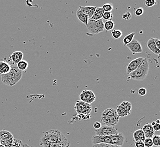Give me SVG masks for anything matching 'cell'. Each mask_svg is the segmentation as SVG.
Returning a JSON list of instances; mask_svg holds the SVG:
<instances>
[{"label":"cell","mask_w":160,"mask_h":147,"mask_svg":"<svg viewBox=\"0 0 160 147\" xmlns=\"http://www.w3.org/2000/svg\"><path fill=\"white\" fill-rule=\"evenodd\" d=\"M144 4L145 6L151 7L156 5V1L155 0H146L145 1Z\"/></svg>","instance_id":"cell-32"},{"label":"cell","mask_w":160,"mask_h":147,"mask_svg":"<svg viewBox=\"0 0 160 147\" xmlns=\"http://www.w3.org/2000/svg\"><path fill=\"white\" fill-rule=\"evenodd\" d=\"M11 66L12 64L8 62L0 61V75H5L8 73L11 69Z\"/></svg>","instance_id":"cell-19"},{"label":"cell","mask_w":160,"mask_h":147,"mask_svg":"<svg viewBox=\"0 0 160 147\" xmlns=\"http://www.w3.org/2000/svg\"><path fill=\"white\" fill-rule=\"evenodd\" d=\"M142 130L144 134L145 138H152L153 136L154 131L151 123H147L145 125Z\"/></svg>","instance_id":"cell-15"},{"label":"cell","mask_w":160,"mask_h":147,"mask_svg":"<svg viewBox=\"0 0 160 147\" xmlns=\"http://www.w3.org/2000/svg\"><path fill=\"white\" fill-rule=\"evenodd\" d=\"M156 122H152L151 123V125H152V126H154V125H156Z\"/></svg>","instance_id":"cell-40"},{"label":"cell","mask_w":160,"mask_h":147,"mask_svg":"<svg viewBox=\"0 0 160 147\" xmlns=\"http://www.w3.org/2000/svg\"><path fill=\"white\" fill-rule=\"evenodd\" d=\"M16 65L19 70L23 71L26 70L28 69V63L26 61L22 59Z\"/></svg>","instance_id":"cell-25"},{"label":"cell","mask_w":160,"mask_h":147,"mask_svg":"<svg viewBox=\"0 0 160 147\" xmlns=\"http://www.w3.org/2000/svg\"><path fill=\"white\" fill-rule=\"evenodd\" d=\"M92 147H121L117 145H114L112 144H106V143H99V144H92Z\"/></svg>","instance_id":"cell-30"},{"label":"cell","mask_w":160,"mask_h":147,"mask_svg":"<svg viewBox=\"0 0 160 147\" xmlns=\"http://www.w3.org/2000/svg\"><path fill=\"white\" fill-rule=\"evenodd\" d=\"M135 147H145L144 142L142 141H135Z\"/></svg>","instance_id":"cell-36"},{"label":"cell","mask_w":160,"mask_h":147,"mask_svg":"<svg viewBox=\"0 0 160 147\" xmlns=\"http://www.w3.org/2000/svg\"><path fill=\"white\" fill-rule=\"evenodd\" d=\"M1 82L6 86L12 87L21 80L22 77V71L19 70L16 64H12L9 72L5 75H1Z\"/></svg>","instance_id":"cell-3"},{"label":"cell","mask_w":160,"mask_h":147,"mask_svg":"<svg viewBox=\"0 0 160 147\" xmlns=\"http://www.w3.org/2000/svg\"><path fill=\"white\" fill-rule=\"evenodd\" d=\"M135 15L136 17H140L142 16L144 13V9L142 7H139L138 9H136L135 11Z\"/></svg>","instance_id":"cell-34"},{"label":"cell","mask_w":160,"mask_h":147,"mask_svg":"<svg viewBox=\"0 0 160 147\" xmlns=\"http://www.w3.org/2000/svg\"><path fill=\"white\" fill-rule=\"evenodd\" d=\"M102 124L103 126H115L119 121L116 110L113 108H108L104 110L101 117Z\"/></svg>","instance_id":"cell-5"},{"label":"cell","mask_w":160,"mask_h":147,"mask_svg":"<svg viewBox=\"0 0 160 147\" xmlns=\"http://www.w3.org/2000/svg\"><path fill=\"white\" fill-rule=\"evenodd\" d=\"M115 27V23L112 20L107 21L104 23V29L106 31L112 30Z\"/></svg>","instance_id":"cell-24"},{"label":"cell","mask_w":160,"mask_h":147,"mask_svg":"<svg viewBox=\"0 0 160 147\" xmlns=\"http://www.w3.org/2000/svg\"><path fill=\"white\" fill-rule=\"evenodd\" d=\"M0 144H1V143H0Z\"/></svg>","instance_id":"cell-43"},{"label":"cell","mask_w":160,"mask_h":147,"mask_svg":"<svg viewBox=\"0 0 160 147\" xmlns=\"http://www.w3.org/2000/svg\"><path fill=\"white\" fill-rule=\"evenodd\" d=\"M87 30L88 33L91 35H97L105 31L104 22L103 19H100L97 21H88Z\"/></svg>","instance_id":"cell-6"},{"label":"cell","mask_w":160,"mask_h":147,"mask_svg":"<svg viewBox=\"0 0 160 147\" xmlns=\"http://www.w3.org/2000/svg\"><path fill=\"white\" fill-rule=\"evenodd\" d=\"M96 96L94 93L90 90H83L80 95V101L86 104H91L96 100Z\"/></svg>","instance_id":"cell-11"},{"label":"cell","mask_w":160,"mask_h":147,"mask_svg":"<svg viewBox=\"0 0 160 147\" xmlns=\"http://www.w3.org/2000/svg\"><path fill=\"white\" fill-rule=\"evenodd\" d=\"M70 141L67 143H52V144H46L41 145V147H69Z\"/></svg>","instance_id":"cell-23"},{"label":"cell","mask_w":160,"mask_h":147,"mask_svg":"<svg viewBox=\"0 0 160 147\" xmlns=\"http://www.w3.org/2000/svg\"><path fill=\"white\" fill-rule=\"evenodd\" d=\"M104 11L102 7H97L95 12L92 17L89 19L90 21H97L100 19H102V17L104 13Z\"/></svg>","instance_id":"cell-16"},{"label":"cell","mask_w":160,"mask_h":147,"mask_svg":"<svg viewBox=\"0 0 160 147\" xmlns=\"http://www.w3.org/2000/svg\"><path fill=\"white\" fill-rule=\"evenodd\" d=\"M160 120H157V121H156V123H158V124H160Z\"/></svg>","instance_id":"cell-41"},{"label":"cell","mask_w":160,"mask_h":147,"mask_svg":"<svg viewBox=\"0 0 160 147\" xmlns=\"http://www.w3.org/2000/svg\"><path fill=\"white\" fill-rule=\"evenodd\" d=\"M23 57V53L21 51H16L12 53L10 57V59L12 61V64H17L18 62L22 60Z\"/></svg>","instance_id":"cell-18"},{"label":"cell","mask_w":160,"mask_h":147,"mask_svg":"<svg viewBox=\"0 0 160 147\" xmlns=\"http://www.w3.org/2000/svg\"><path fill=\"white\" fill-rule=\"evenodd\" d=\"M113 18V15L111 12H104L102 18L105 20L106 21L111 20Z\"/></svg>","instance_id":"cell-29"},{"label":"cell","mask_w":160,"mask_h":147,"mask_svg":"<svg viewBox=\"0 0 160 147\" xmlns=\"http://www.w3.org/2000/svg\"><path fill=\"white\" fill-rule=\"evenodd\" d=\"M77 114H81L83 116L89 115L92 110L91 104H86L80 100H77L74 107Z\"/></svg>","instance_id":"cell-9"},{"label":"cell","mask_w":160,"mask_h":147,"mask_svg":"<svg viewBox=\"0 0 160 147\" xmlns=\"http://www.w3.org/2000/svg\"><path fill=\"white\" fill-rule=\"evenodd\" d=\"M135 32H131L130 34L127 35L126 36L123 38V45L126 46L127 44H128L131 43L134 39V36H135Z\"/></svg>","instance_id":"cell-22"},{"label":"cell","mask_w":160,"mask_h":147,"mask_svg":"<svg viewBox=\"0 0 160 147\" xmlns=\"http://www.w3.org/2000/svg\"><path fill=\"white\" fill-rule=\"evenodd\" d=\"M153 127V129L154 130V131H160V124H158V123H156V125H154Z\"/></svg>","instance_id":"cell-38"},{"label":"cell","mask_w":160,"mask_h":147,"mask_svg":"<svg viewBox=\"0 0 160 147\" xmlns=\"http://www.w3.org/2000/svg\"><path fill=\"white\" fill-rule=\"evenodd\" d=\"M132 17V15H131V13L128 12V11H127L126 12H124L122 15V18L123 20H126V21H129L131 18Z\"/></svg>","instance_id":"cell-33"},{"label":"cell","mask_w":160,"mask_h":147,"mask_svg":"<svg viewBox=\"0 0 160 147\" xmlns=\"http://www.w3.org/2000/svg\"><path fill=\"white\" fill-rule=\"evenodd\" d=\"M152 142L153 144V146L156 147H160V136L159 135H153L152 137Z\"/></svg>","instance_id":"cell-28"},{"label":"cell","mask_w":160,"mask_h":147,"mask_svg":"<svg viewBox=\"0 0 160 147\" xmlns=\"http://www.w3.org/2000/svg\"><path fill=\"white\" fill-rule=\"evenodd\" d=\"M122 31L119 30H114L111 32V36L114 39H118L122 36Z\"/></svg>","instance_id":"cell-26"},{"label":"cell","mask_w":160,"mask_h":147,"mask_svg":"<svg viewBox=\"0 0 160 147\" xmlns=\"http://www.w3.org/2000/svg\"><path fill=\"white\" fill-rule=\"evenodd\" d=\"M102 7L105 12H111L114 9L112 4L110 3H105Z\"/></svg>","instance_id":"cell-27"},{"label":"cell","mask_w":160,"mask_h":147,"mask_svg":"<svg viewBox=\"0 0 160 147\" xmlns=\"http://www.w3.org/2000/svg\"><path fill=\"white\" fill-rule=\"evenodd\" d=\"M96 135L99 136L117 135L119 132L115 126H102L100 129L95 130Z\"/></svg>","instance_id":"cell-10"},{"label":"cell","mask_w":160,"mask_h":147,"mask_svg":"<svg viewBox=\"0 0 160 147\" xmlns=\"http://www.w3.org/2000/svg\"><path fill=\"white\" fill-rule=\"evenodd\" d=\"M68 139L65 137L62 132L58 130H51L44 133L40 139V146L46 144L58 143H67Z\"/></svg>","instance_id":"cell-1"},{"label":"cell","mask_w":160,"mask_h":147,"mask_svg":"<svg viewBox=\"0 0 160 147\" xmlns=\"http://www.w3.org/2000/svg\"><path fill=\"white\" fill-rule=\"evenodd\" d=\"M0 147H5V146H3L2 145H1V144H0Z\"/></svg>","instance_id":"cell-42"},{"label":"cell","mask_w":160,"mask_h":147,"mask_svg":"<svg viewBox=\"0 0 160 147\" xmlns=\"http://www.w3.org/2000/svg\"><path fill=\"white\" fill-rule=\"evenodd\" d=\"M147 89L145 88L144 87H142V88H139V89H138V94H139V95H140V96H145V95L147 94Z\"/></svg>","instance_id":"cell-35"},{"label":"cell","mask_w":160,"mask_h":147,"mask_svg":"<svg viewBox=\"0 0 160 147\" xmlns=\"http://www.w3.org/2000/svg\"><path fill=\"white\" fill-rule=\"evenodd\" d=\"M143 59H144V58L139 57V58H135V59H133L129 63H128L126 68L127 74L128 75L131 73L135 70L136 69L139 67V65L142 63Z\"/></svg>","instance_id":"cell-13"},{"label":"cell","mask_w":160,"mask_h":147,"mask_svg":"<svg viewBox=\"0 0 160 147\" xmlns=\"http://www.w3.org/2000/svg\"><path fill=\"white\" fill-rule=\"evenodd\" d=\"M102 124L99 122H96L93 124V127L95 129V130H98V129H100L101 127Z\"/></svg>","instance_id":"cell-37"},{"label":"cell","mask_w":160,"mask_h":147,"mask_svg":"<svg viewBox=\"0 0 160 147\" xmlns=\"http://www.w3.org/2000/svg\"><path fill=\"white\" fill-rule=\"evenodd\" d=\"M154 42L156 44V45L157 46V48L160 50V40L158 39L154 38Z\"/></svg>","instance_id":"cell-39"},{"label":"cell","mask_w":160,"mask_h":147,"mask_svg":"<svg viewBox=\"0 0 160 147\" xmlns=\"http://www.w3.org/2000/svg\"><path fill=\"white\" fill-rule=\"evenodd\" d=\"M76 16H77V19L81 23H82L86 26H88V21H89V18L85 13H83L82 12H81L79 8L77 10Z\"/></svg>","instance_id":"cell-20"},{"label":"cell","mask_w":160,"mask_h":147,"mask_svg":"<svg viewBox=\"0 0 160 147\" xmlns=\"http://www.w3.org/2000/svg\"><path fill=\"white\" fill-rule=\"evenodd\" d=\"M133 139L135 141H142L144 142L145 137L144 134L142 131V129H139L133 132Z\"/></svg>","instance_id":"cell-21"},{"label":"cell","mask_w":160,"mask_h":147,"mask_svg":"<svg viewBox=\"0 0 160 147\" xmlns=\"http://www.w3.org/2000/svg\"><path fill=\"white\" fill-rule=\"evenodd\" d=\"M125 140L124 135L122 133H118L117 135L105 136L94 135L92 138V144L106 143L121 147L124 143Z\"/></svg>","instance_id":"cell-2"},{"label":"cell","mask_w":160,"mask_h":147,"mask_svg":"<svg viewBox=\"0 0 160 147\" xmlns=\"http://www.w3.org/2000/svg\"><path fill=\"white\" fill-rule=\"evenodd\" d=\"M144 144L145 147H153V144L152 142V138H145V139L144 141Z\"/></svg>","instance_id":"cell-31"},{"label":"cell","mask_w":160,"mask_h":147,"mask_svg":"<svg viewBox=\"0 0 160 147\" xmlns=\"http://www.w3.org/2000/svg\"><path fill=\"white\" fill-rule=\"evenodd\" d=\"M147 46L148 49L153 53H154V55H160V50L158 49L156 45V44L154 42V38L152 37L148 40L147 43Z\"/></svg>","instance_id":"cell-14"},{"label":"cell","mask_w":160,"mask_h":147,"mask_svg":"<svg viewBox=\"0 0 160 147\" xmlns=\"http://www.w3.org/2000/svg\"><path fill=\"white\" fill-rule=\"evenodd\" d=\"M126 46L129 49L133 55L137 53H142L143 51L141 43H140L139 41L135 39H133L131 43L127 44Z\"/></svg>","instance_id":"cell-12"},{"label":"cell","mask_w":160,"mask_h":147,"mask_svg":"<svg viewBox=\"0 0 160 147\" xmlns=\"http://www.w3.org/2000/svg\"><path fill=\"white\" fill-rule=\"evenodd\" d=\"M14 137L12 134L7 130L0 131V143L5 147H12L14 143Z\"/></svg>","instance_id":"cell-7"},{"label":"cell","mask_w":160,"mask_h":147,"mask_svg":"<svg viewBox=\"0 0 160 147\" xmlns=\"http://www.w3.org/2000/svg\"><path fill=\"white\" fill-rule=\"evenodd\" d=\"M96 8H97L96 6H86L85 7L79 6L80 10L88 16L89 19L92 17L94 12L96 10Z\"/></svg>","instance_id":"cell-17"},{"label":"cell","mask_w":160,"mask_h":147,"mask_svg":"<svg viewBox=\"0 0 160 147\" xmlns=\"http://www.w3.org/2000/svg\"><path fill=\"white\" fill-rule=\"evenodd\" d=\"M132 104L129 101H123L117 108V113L119 118H124L131 114Z\"/></svg>","instance_id":"cell-8"},{"label":"cell","mask_w":160,"mask_h":147,"mask_svg":"<svg viewBox=\"0 0 160 147\" xmlns=\"http://www.w3.org/2000/svg\"><path fill=\"white\" fill-rule=\"evenodd\" d=\"M149 70V64L147 58H144L143 61L135 70L128 75L127 80H135L141 81L144 79L148 75Z\"/></svg>","instance_id":"cell-4"}]
</instances>
